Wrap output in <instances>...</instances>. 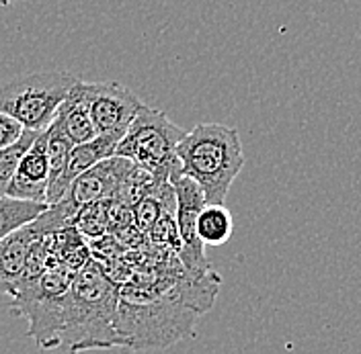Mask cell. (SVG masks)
<instances>
[{
	"mask_svg": "<svg viewBox=\"0 0 361 354\" xmlns=\"http://www.w3.org/2000/svg\"><path fill=\"white\" fill-rule=\"evenodd\" d=\"M187 132L169 119L166 113L144 105L134 123L117 144L115 156L128 158L158 180L171 182L180 177L177 148Z\"/></svg>",
	"mask_w": 361,
	"mask_h": 354,
	"instance_id": "5b68a950",
	"label": "cell"
},
{
	"mask_svg": "<svg viewBox=\"0 0 361 354\" xmlns=\"http://www.w3.org/2000/svg\"><path fill=\"white\" fill-rule=\"evenodd\" d=\"M74 277V270L58 265L35 279L23 281L11 297L13 313L29 322L27 334L42 350L60 348V332Z\"/></svg>",
	"mask_w": 361,
	"mask_h": 354,
	"instance_id": "277c9868",
	"label": "cell"
},
{
	"mask_svg": "<svg viewBox=\"0 0 361 354\" xmlns=\"http://www.w3.org/2000/svg\"><path fill=\"white\" fill-rule=\"evenodd\" d=\"M234 232L232 213L226 205H205L197 217V236L205 246H222Z\"/></svg>",
	"mask_w": 361,
	"mask_h": 354,
	"instance_id": "5bb4252c",
	"label": "cell"
},
{
	"mask_svg": "<svg viewBox=\"0 0 361 354\" xmlns=\"http://www.w3.org/2000/svg\"><path fill=\"white\" fill-rule=\"evenodd\" d=\"M92 123L99 135L123 137L144 103L119 82H87Z\"/></svg>",
	"mask_w": 361,
	"mask_h": 354,
	"instance_id": "9c48e42d",
	"label": "cell"
},
{
	"mask_svg": "<svg viewBox=\"0 0 361 354\" xmlns=\"http://www.w3.org/2000/svg\"><path fill=\"white\" fill-rule=\"evenodd\" d=\"M117 303L119 289L107 268L97 260L82 266L70 289L60 332V348L64 354L121 348L117 334Z\"/></svg>",
	"mask_w": 361,
	"mask_h": 354,
	"instance_id": "6da1fadb",
	"label": "cell"
},
{
	"mask_svg": "<svg viewBox=\"0 0 361 354\" xmlns=\"http://www.w3.org/2000/svg\"><path fill=\"white\" fill-rule=\"evenodd\" d=\"M39 133L25 129V133H23V137L19 141H15L13 146L0 150V199L6 197V191L11 187V180L17 175V168L21 164L23 156L27 154V150L33 146V141H35V137Z\"/></svg>",
	"mask_w": 361,
	"mask_h": 354,
	"instance_id": "e0dca14e",
	"label": "cell"
},
{
	"mask_svg": "<svg viewBox=\"0 0 361 354\" xmlns=\"http://www.w3.org/2000/svg\"><path fill=\"white\" fill-rule=\"evenodd\" d=\"M47 205L31 203V201H17L11 197L0 199V240L13 234L27 223L35 222L45 211Z\"/></svg>",
	"mask_w": 361,
	"mask_h": 354,
	"instance_id": "9a60e30c",
	"label": "cell"
},
{
	"mask_svg": "<svg viewBox=\"0 0 361 354\" xmlns=\"http://www.w3.org/2000/svg\"><path fill=\"white\" fill-rule=\"evenodd\" d=\"M171 184L175 189V199H177L175 220H177L180 240V263L191 274H207L212 272V266L205 258V244L197 236V217L203 207L207 205L203 191L195 180L187 177L173 178Z\"/></svg>",
	"mask_w": 361,
	"mask_h": 354,
	"instance_id": "52a82bcc",
	"label": "cell"
},
{
	"mask_svg": "<svg viewBox=\"0 0 361 354\" xmlns=\"http://www.w3.org/2000/svg\"><path fill=\"white\" fill-rule=\"evenodd\" d=\"M25 133V127L17 119H13L11 115L0 111V150L13 146L15 141H19Z\"/></svg>",
	"mask_w": 361,
	"mask_h": 354,
	"instance_id": "ac0fdd59",
	"label": "cell"
},
{
	"mask_svg": "<svg viewBox=\"0 0 361 354\" xmlns=\"http://www.w3.org/2000/svg\"><path fill=\"white\" fill-rule=\"evenodd\" d=\"M119 141L121 139L115 137V135H97L94 139H90L87 144L74 146L72 152H70V158H68L64 177H62V195H66L68 187H70V182L74 178L90 170L99 162H103L107 158H113Z\"/></svg>",
	"mask_w": 361,
	"mask_h": 354,
	"instance_id": "4fadbf2b",
	"label": "cell"
},
{
	"mask_svg": "<svg viewBox=\"0 0 361 354\" xmlns=\"http://www.w3.org/2000/svg\"><path fill=\"white\" fill-rule=\"evenodd\" d=\"M180 177L200 184L207 205H224L226 195L245 166L238 129L222 123H200L177 148Z\"/></svg>",
	"mask_w": 361,
	"mask_h": 354,
	"instance_id": "3957f363",
	"label": "cell"
},
{
	"mask_svg": "<svg viewBox=\"0 0 361 354\" xmlns=\"http://www.w3.org/2000/svg\"><path fill=\"white\" fill-rule=\"evenodd\" d=\"M47 187H49V160L45 152V132H42L33 146L23 156L17 175L11 180L6 197L17 201H31L47 205Z\"/></svg>",
	"mask_w": 361,
	"mask_h": 354,
	"instance_id": "30bf717a",
	"label": "cell"
},
{
	"mask_svg": "<svg viewBox=\"0 0 361 354\" xmlns=\"http://www.w3.org/2000/svg\"><path fill=\"white\" fill-rule=\"evenodd\" d=\"M111 201H101V203H92V205L82 207V209L74 215L72 227H76L78 234H80L82 238H89V240L105 238L107 229L111 227V222H109V207H111Z\"/></svg>",
	"mask_w": 361,
	"mask_h": 354,
	"instance_id": "2e32d148",
	"label": "cell"
},
{
	"mask_svg": "<svg viewBox=\"0 0 361 354\" xmlns=\"http://www.w3.org/2000/svg\"><path fill=\"white\" fill-rule=\"evenodd\" d=\"M197 311L179 299L175 287L126 285L119 289L117 334L121 348H166L193 334Z\"/></svg>",
	"mask_w": 361,
	"mask_h": 354,
	"instance_id": "7a4b0ae2",
	"label": "cell"
},
{
	"mask_svg": "<svg viewBox=\"0 0 361 354\" xmlns=\"http://www.w3.org/2000/svg\"><path fill=\"white\" fill-rule=\"evenodd\" d=\"M13 2H17V0H0V6H8V4H13Z\"/></svg>",
	"mask_w": 361,
	"mask_h": 354,
	"instance_id": "d6986e66",
	"label": "cell"
},
{
	"mask_svg": "<svg viewBox=\"0 0 361 354\" xmlns=\"http://www.w3.org/2000/svg\"><path fill=\"white\" fill-rule=\"evenodd\" d=\"M78 80L80 76L60 70L25 74L0 87V111L29 132H45Z\"/></svg>",
	"mask_w": 361,
	"mask_h": 354,
	"instance_id": "8992f818",
	"label": "cell"
},
{
	"mask_svg": "<svg viewBox=\"0 0 361 354\" xmlns=\"http://www.w3.org/2000/svg\"><path fill=\"white\" fill-rule=\"evenodd\" d=\"M130 166H132V162L128 158H119V156H113V158L99 162L90 170L74 178L68 187L66 195L58 203H54V207L72 225L74 215L82 207L92 205V203H101V201L115 199L121 178L126 177Z\"/></svg>",
	"mask_w": 361,
	"mask_h": 354,
	"instance_id": "ba28073f",
	"label": "cell"
},
{
	"mask_svg": "<svg viewBox=\"0 0 361 354\" xmlns=\"http://www.w3.org/2000/svg\"><path fill=\"white\" fill-rule=\"evenodd\" d=\"M37 238L39 236L33 225L27 223L0 240V293L11 297L15 295L25 277L27 260Z\"/></svg>",
	"mask_w": 361,
	"mask_h": 354,
	"instance_id": "8fae6325",
	"label": "cell"
},
{
	"mask_svg": "<svg viewBox=\"0 0 361 354\" xmlns=\"http://www.w3.org/2000/svg\"><path fill=\"white\" fill-rule=\"evenodd\" d=\"M54 121L60 125V129L66 133V137L74 146L87 144L99 135L94 123H92V117H90L87 82L82 78L68 92L66 101L60 105Z\"/></svg>",
	"mask_w": 361,
	"mask_h": 354,
	"instance_id": "7c38bea8",
	"label": "cell"
}]
</instances>
